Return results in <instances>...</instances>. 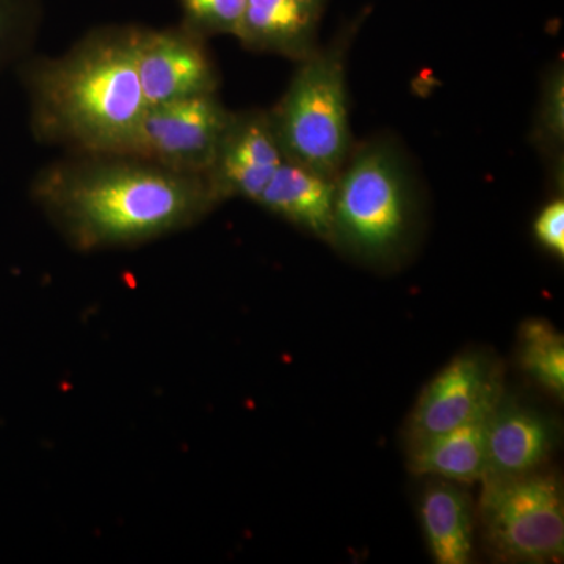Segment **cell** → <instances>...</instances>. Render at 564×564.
<instances>
[{
  "label": "cell",
  "mask_w": 564,
  "mask_h": 564,
  "mask_svg": "<svg viewBox=\"0 0 564 564\" xmlns=\"http://www.w3.org/2000/svg\"><path fill=\"white\" fill-rule=\"evenodd\" d=\"M419 511L426 545L434 562H474L475 510L473 499L462 486L437 478L423 491Z\"/></svg>",
  "instance_id": "7c38bea8"
},
{
  "label": "cell",
  "mask_w": 564,
  "mask_h": 564,
  "mask_svg": "<svg viewBox=\"0 0 564 564\" xmlns=\"http://www.w3.org/2000/svg\"><path fill=\"white\" fill-rule=\"evenodd\" d=\"M503 397L502 370L484 351L452 359L423 389L410 417L411 444L484 419Z\"/></svg>",
  "instance_id": "52a82bcc"
},
{
  "label": "cell",
  "mask_w": 564,
  "mask_h": 564,
  "mask_svg": "<svg viewBox=\"0 0 564 564\" xmlns=\"http://www.w3.org/2000/svg\"><path fill=\"white\" fill-rule=\"evenodd\" d=\"M141 33H107L33 69L36 128L96 154L122 155L147 111L137 55Z\"/></svg>",
  "instance_id": "7a4b0ae2"
},
{
  "label": "cell",
  "mask_w": 564,
  "mask_h": 564,
  "mask_svg": "<svg viewBox=\"0 0 564 564\" xmlns=\"http://www.w3.org/2000/svg\"><path fill=\"white\" fill-rule=\"evenodd\" d=\"M556 437L558 430L547 415L508 402L503 395L486 425V477H514L540 470L554 452Z\"/></svg>",
  "instance_id": "30bf717a"
},
{
  "label": "cell",
  "mask_w": 564,
  "mask_h": 564,
  "mask_svg": "<svg viewBox=\"0 0 564 564\" xmlns=\"http://www.w3.org/2000/svg\"><path fill=\"white\" fill-rule=\"evenodd\" d=\"M270 117L288 161L337 180L350 154L344 54L311 52Z\"/></svg>",
  "instance_id": "3957f363"
},
{
  "label": "cell",
  "mask_w": 564,
  "mask_h": 564,
  "mask_svg": "<svg viewBox=\"0 0 564 564\" xmlns=\"http://www.w3.org/2000/svg\"><path fill=\"white\" fill-rule=\"evenodd\" d=\"M193 24L206 32L239 35L247 0H182Z\"/></svg>",
  "instance_id": "2e32d148"
},
{
  "label": "cell",
  "mask_w": 564,
  "mask_h": 564,
  "mask_svg": "<svg viewBox=\"0 0 564 564\" xmlns=\"http://www.w3.org/2000/svg\"><path fill=\"white\" fill-rule=\"evenodd\" d=\"M534 237L552 254L564 258V202L556 198L538 214L533 225Z\"/></svg>",
  "instance_id": "ac0fdd59"
},
{
  "label": "cell",
  "mask_w": 564,
  "mask_h": 564,
  "mask_svg": "<svg viewBox=\"0 0 564 564\" xmlns=\"http://www.w3.org/2000/svg\"><path fill=\"white\" fill-rule=\"evenodd\" d=\"M410 223V193L395 155L364 148L337 176L334 242L364 258H386L402 247Z\"/></svg>",
  "instance_id": "5b68a950"
},
{
  "label": "cell",
  "mask_w": 564,
  "mask_h": 564,
  "mask_svg": "<svg viewBox=\"0 0 564 564\" xmlns=\"http://www.w3.org/2000/svg\"><path fill=\"white\" fill-rule=\"evenodd\" d=\"M232 115L214 93L150 107L122 155L185 174H207Z\"/></svg>",
  "instance_id": "8992f818"
},
{
  "label": "cell",
  "mask_w": 564,
  "mask_h": 564,
  "mask_svg": "<svg viewBox=\"0 0 564 564\" xmlns=\"http://www.w3.org/2000/svg\"><path fill=\"white\" fill-rule=\"evenodd\" d=\"M336 181L284 159L256 203L334 242Z\"/></svg>",
  "instance_id": "8fae6325"
},
{
  "label": "cell",
  "mask_w": 564,
  "mask_h": 564,
  "mask_svg": "<svg viewBox=\"0 0 564 564\" xmlns=\"http://www.w3.org/2000/svg\"><path fill=\"white\" fill-rule=\"evenodd\" d=\"M284 162L280 144L267 115L234 117L206 174L218 202L243 196L258 202L263 188Z\"/></svg>",
  "instance_id": "ba28073f"
},
{
  "label": "cell",
  "mask_w": 564,
  "mask_h": 564,
  "mask_svg": "<svg viewBox=\"0 0 564 564\" xmlns=\"http://www.w3.org/2000/svg\"><path fill=\"white\" fill-rule=\"evenodd\" d=\"M137 73L148 109L217 87L202 44L185 33H141Z\"/></svg>",
  "instance_id": "9c48e42d"
},
{
  "label": "cell",
  "mask_w": 564,
  "mask_h": 564,
  "mask_svg": "<svg viewBox=\"0 0 564 564\" xmlns=\"http://www.w3.org/2000/svg\"><path fill=\"white\" fill-rule=\"evenodd\" d=\"M11 21H13V11H11L10 0H0V55L9 41Z\"/></svg>",
  "instance_id": "d6986e66"
},
{
  "label": "cell",
  "mask_w": 564,
  "mask_h": 564,
  "mask_svg": "<svg viewBox=\"0 0 564 564\" xmlns=\"http://www.w3.org/2000/svg\"><path fill=\"white\" fill-rule=\"evenodd\" d=\"M488 417L486 415L452 432L411 444V470L454 484L484 481L488 474Z\"/></svg>",
  "instance_id": "5bb4252c"
},
{
  "label": "cell",
  "mask_w": 564,
  "mask_h": 564,
  "mask_svg": "<svg viewBox=\"0 0 564 564\" xmlns=\"http://www.w3.org/2000/svg\"><path fill=\"white\" fill-rule=\"evenodd\" d=\"M323 0H247L239 39L256 50L307 57Z\"/></svg>",
  "instance_id": "4fadbf2b"
},
{
  "label": "cell",
  "mask_w": 564,
  "mask_h": 564,
  "mask_svg": "<svg viewBox=\"0 0 564 564\" xmlns=\"http://www.w3.org/2000/svg\"><path fill=\"white\" fill-rule=\"evenodd\" d=\"M519 366L556 399L564 397V337L544 318H529L518 334Z\"/></svg>",
  "instance_id": "9a60e30c"
},
{
  "label": "cell",
  "mask_w": 564,
  "mask_h": 564,
  "mask_svg": "<svg viewBox=\"0 0 564 564\" xmlns=\"http://www.w3.org/2000/svg\"><path fill=\"white\" fill-rule=\"evenodd\" d=\"M478 521L494 558L503 563L551 564L564 558L563 486L540 470L486 477Z\"/></svg>",
  "instance_id": "277c9868"
},
{
  "label": "cell",
  "mask_w": 564,
  "mask_h": 564,
  "mask_svg": "<svg viewBox=\"0 0 564 564\" xmlns=\"http://www.w3.org/2000/svg\"><path fill=\"white\" fill-rule=\"evenodd\" d=\"M35 195L80 250L158 239L218 203L206 174L129 162L54 169L36 181Z\"/></svg>",
  "instance_id": "6da1fadb"
},
{
  "label": "cell",
  "mask_w": 564,
  "mask_h": 564,
  "mask_svg": "<svg viewBox=\"0 0 564 564\" xmlns=\"http://www.w3.org/2000/svg\"><path fill=\"white\" fill-rule=\"evenodd\" d=\"M564 135V77L563 69H555L545 85L543 106L538 120V139L549 148L563 144Z\"/></svg>",
  "instance_id": "e0dca14e"
}]
</instances>
